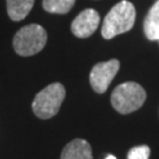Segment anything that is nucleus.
<instances>
[{
    "label": "nucleus",
    "mask_w": 159,
    "mask_h": 159,
    "mask_svg": "<svg viewBox=\"0 0 159 159\" xmlns=\"http://www.w3.org/2000/svg\"><path fill=\"white\" fill-rule=\"evenodd\" d=\"M136 21V8L132 2L123 0L110 10L104 19L102 26V35L105 39H112L114 37L130 31Z\"/></svg>",
    "instance_id": "f257e3e1"
},
{
    "label": "nucleus",
    "mask_w": 159,
    "mask_h": 159,
    "mask_svg": "<svg viewBox=\"0 0 159 159\" xmlns=\"http://www.w3.org/2000/svg\"><path fill=\"white\" fill-rule=\"evenodd\" d=\"M146 100V92L142 85L127 81L118 85L111 94V104L121 114H129L143 106Z\"/></svg>",
    "instance_id": "f03ea898"
},
{
    "label": "nucleus",
    "mask_w": 159,
    "mask_h": 159,
    "mask_svg": "<svg viewBox=\"0 0 159 159\" xmlns=\"http://www.w3.org/2000/svg\"><path fill=\"white\" fill-rule=\"evenodd\" d=\"M47 43V33L39 24H30L18 31L13 38V48L19 56L30 57L39 53Z\"/></svg>",
    "instance_id": "7ed1b4c3"
},
{
    "label": "nucleus",
    "mask_w": 159,
    "mask_h": 159,
    "mask_svg": "<svg viewBox=\"0 0 159 159\" xmlns=\"http://www.w3.org/2000/svg\"><path fill=\"white\" fill-rule=\"evenodd\" d=\"M65 94V87L60 83H53L46 86L33 99V113L40 119H50L54 117L60 110Z\"/></svg>",
    "instance_id": "20e7f679"
},
{
    "label": "nucleus",
    "mask_w": 159,
    "mask_h": 159,
    "mask_svg": "<svg viewBox=\"0 0 159 159\" xmlns=\"http://www.w3.org/2000/svg\"><path fill=\"white\" fill-rule=\"evenodd\" d=\"M120 63L118 59H111L108 61L94 65L90 73V84L97 93H104L112 83L116 74L118 73Z\"/></svg>",
    "instance_id": "39448f33"
},
{
    "label": "nucleus",
    "mask_w": 159,
    "mask_h": 159,
    "mask_svg": "<svg viewBox=\"0 0 159 159\" xmlns=\"http://www.w3.org/2000/svg\"><path fill=\"white\" fill-rule=\"evenodd\" d=\"M99 23H100L99 13L93 8H87L80 12L74 18L71 25V31L78 38H89L97 31Z\"/></svg>",
    "instance_id": "423d86ee"
},
{
    "label": "nucleus",
    "mask_w": 159,
    "mask_h": 159,
    "mask_svg": "<svg viewBox=\"0 0 159 159\" xmlns=\"http://www.w3.org/2000/svg\"><path fill=\"white\" fill-rule=\"evenodd\" d=\"M60 159H92V148L85 139L77 138L64 148Z\"/></svg>",
    "instance_id": "0eeeda50"
},
{
    "label": "nucleus",
    "mask_w": 159,
    "mask_h": 159,
    "mask_svg": "<svg viewBox=\"0 0 159 159\" xmlns=\"http://www.w3.org/2000/svg\"><path fill=\"white\" fill-rule=\"evenodd\" d=\"M8 17L13 21H21L33 8L34 0H6Z\"/></svg>",
    "instance_id": "6e6552de"
},
{
    "label": "nucleus",
    "mask_w": 159,
    "mask_h": 159,
    "mask_svg": "<svg viewBox=\"0 0 159 159\" xmlns=\"http://www.w3.org/2000/svg\"><path fill=\"white\" fill-rule=\"evenodd\" d=\"M144 32L148 40H159V0L156 1L144 20Z\"/></svg>",
    "instance_id": "1a4fd4ad"
},
{
    "label": "nucleus",
    "mask_w": 159,
    "mask_h": 159,
    "mask_svg": "<svg viewBox=\"0 0 159 159\" xmlns=\"http://www.w3.org/2000/svg\"><path fill=\"white\" fill-rule=\"evenodd\" d=\"M75 0H44L43 7L46 12L53 14H66L72 10Z\"/></svg>",
    "instance_id": "9d476101"
},
{
    "label": "nucleus",
    "mask_w": 159,
    "mask_h": 159,
    "mask_svg": "<svg viewBox=\"0 0 159 159\" xmlns=\"http://www.w3.org/2000/svg\"><path fill=\"white\" fill-rule=\"evenodd\" d=\"M150 153H151V150L148 145L134 146L129 151L127 159H148Z\"/></svg>",
    "instance_id": "9b49d317"
},
{
    "label": "nucleus",
    "mask_w": 159,
    "mask_h": 159,
    "mask_svg": "<svg viewBox=\"0 0 159 159\" xmlns=\"http://www.w3.org/2000/svg\"><path fill=\"white\" fill-rule=\"evenodd\" d=\"M105 159H117V158L114 157L113 154H108V156H107V157H106V158H105Z\"/></svg>",
    "instance_id": "f8f14e48"
}]
</instances>
